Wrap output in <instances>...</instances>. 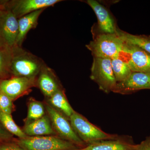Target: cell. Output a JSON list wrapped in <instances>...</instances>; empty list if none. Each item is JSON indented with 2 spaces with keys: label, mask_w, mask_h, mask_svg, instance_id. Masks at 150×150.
Instances as JSON below:
<instances>
[{
  "label": "cell",
  "mask_w": 150,
  "mask_h": 150,
  "mask_svg": "<svg viewBox=\"0 0 150 150\" xmlns=\"http://www.w3.org/2000/svg\"><path fill=\"white\" fill-rule=\"evenodd\" d=\"M23 131L28 137L50 136L55 134L50 118L46 115L26 123Z\"/></svg>",
  "instance_id": "obj_14"
},
{
  "label": "cell",
  "mask_w": 150,
  "mask_h": 150,
  "mask_svg": "<svg viewBox=\"0 0 150 150\" xmlns=\"http://www.w3.org/2000/svg\"><path fill=\"white\" fill-rule=\"evenodd\" d=\"M111 62V59L93 57L91 68V79L106 93L112 92L117 84Z\"/></svg>",
  "instance_id": "obj_5"
},
{
  "label": "cell",
  "mask_w": 150,
  "mask_h": 150,
  "mask_svg": "<svg viewBox=\"0 0 150 150\" xmlns=\"http://www.w3.org/2000/svg\"><path fill=\"white\" fill-rule=\"evenodd\" d=\"M45 108L53 129L60 138L78 146H83L85 144L74 131L69 120L62 112H59L48 103L45 105Z\"/></svg>",
  "instance_id": "obj_6"
},
{
  "label": "cell",
  "mask_w": 150,
  "mask_h": 150,
  "mask_svg": "<svg viewBox=\"0 0 150 150\" xmlns=\"http://www.w3.org/2000/svg\"><path fill=\"white\" fill-rule=\"evenodd\" d=\"M37 85L44 95L48 98L61 88L53 71L45 64L39 73Z\"/></svg>",
  "instance_id": "obj_13"
},
{
  "label": "cell",
  "mask_w": 150,
  "mask_h": 150,
  "mask_svg": "<svg viewBox=\"0 0 150 150\" xmlns=\"http://www.w3.org/2000/svg\"><path fill=\"white\" fill-rule=\"evenodd\" d=\"M60 0H14L5 2L4 5L9 9L18 19L35 11L53 6Z\"/></svg>",
  "instance_id": "obj_9"
},
{
  "label": "cell",
  "mask_w": 150,
  "mask_h": 150,
  "mask_svg": "<svg viewBox=\"0 0 150 150\" xmlns=\"http://www.w3.org/2000/svg\"><path fill=\"white\" fill-rule=\"evenodd\" d=\"M69 119L74 131L84 143L89 144L102 140L113 139L115 137L102 131L76 111Z\"/></svg>",
  "instance_id": "obj_4"
},
{
  "label": "cell",
  "mask_w": 150,
  "mask_h": 150,
  "mask_svg": "<svg viewBox=\"0 0 150 150\" xmlns=\"http://www.w3.org/2000/svg\"><path fill=\"white\" fill-rule=\"evenodd\" d=\"M37 85L36 78L11 76L0 80V91L14 100L29 93Z\"/></svg>",
  "instance_id": "obj_7"
},
{
  "label": "cell",
  "mask_w": 150,
  "mask_h": 150,
  "mask_svg": "<svg viewBox=\"0 0 150 150\" xmlns=\"http://www.w3.org/2000/svg\"><path fill=\"white\" fill-rule=\"evenodd\" d=\"M150 89V74L132 72L125 80L117 83L113 92L127 94L142 89Z\"/></svg>",
  "instance_id": "obj_11"
},
{
  "label": "cell",
  "mask_w": 150,
  "mask_h": 150,
  "mask_svg": "<svg viewBox=\"0 0 150 150\" xmlns=\"http://www.w3.org/2000/svg\"><path fill=\"white\" fill-rule=\"evenodd\" d=\"M135 146L119 140H102L75 150H135Z\"/></svg>",
  "instance_id": "obj_16"
},
{
  "label": "cell",
  "mask_w": 150,
  "mask_h": 150,
  "mask_svg": "<svg viewBox=\"0 0 150 150\" xmlns=\"http://www.w3.org/2000/svg\"><path fill=\"white\" fill-rule=\"evenodd\" d=\"M3 46V44H2V43H1V41H0V48H1V47H2Z\"/></svg>",
  "instance_id": "obj_28"
},
{
  "label": "cell",
  "mask_w": 150,
  "mask_h": 150,
  "mask_svg": "<svg viewBox=\"0 0 150 150\" xmlns=\"http://www.w3.org/2000/svg\"><path fill=\"white\" fill-rule=\"evenodd\" d=\"M18 34V19L4 6L0 17V41L3 46L13 48L16 46Z\"/></svg>",
  "instance_id": "obj_8"
},
{
  "label": "cell",
  "mask_w": 150,
  "mask_h": 150,
  "mask_svg": "<svg viewBox=\"0 0 150 150\" xmlns=\"http://www.w3.org/2000/svg\"><path fill=\"white\" fill-rule=\"evenodd\" d=\"M45 109L42 103L34 99L30 100L28 104L26 123L42 118L45 115Z\"/></svg>",
  "instance_id": "obj_22"
},
{
  "label": "cell",
  "mask_w": 150,
  "mask_h": 150,
  "mask_svg": "<svg viewBox=\"0 0 150 150\" xmlns=\"http://www.w3.org/2000/svg\"><path fill=\"white\" fill-rule=\"evenodd\" d=\"M12 51L11 76L36 78L45 64L43 60L21 47L14 46Z\"/></svg>",
  "instance_id": "obj_1"
},
{
  "label": "cell",
  "mask_w": 150,
  "mask_h": 150,
  "mask_svg": "<svg viewBox=\"0 0 150 150\" xmlns=\"http://www.w3.org/2000/svg\"><path fill=\"white\" fill-rule=\"evenodd\" d=\"M122 53L128 55L129 59L126 62L132 72L150 74V54L149 53L137 46L124 43Z\"/></svg>",
  "instance_id": "obj_10"
},
{
  "label": "cell",
  "mask_w": 150,
  "mask_h": 150,
  "mask_svg": "<svg viewBox=\"0 0 150 150\" xmlns=\"http://www.w3.org/2000/svg\"><path fill=\"white\" fill-rule=\"evenodd\" d=\"M48 101L52 107L69 118L74 112L67 100L64 92L61 88L49 98Z\"/></svg>",
  "instance_id": "obj_17"
},
{
  "label": "cell",
  "mask_w": 150,
  "mask_h": 150,
  "mask_svg": "<svg viewBox=\"0 0 150 150\" xmlns=\"http://www.w3.org/2000/svg\"><path fill=\"white\" fill-rule=\"evenodd\" d=\"M4 8V6L3 4H0V17H1V14L2 13L3 10Z\"/></svg>",
  "instance_id": "obj_27"
},
{
  "label": "cell",
  "mask_w": 150,
  "mask_h": 150,
  "mask_svg": "<svg viewBox=\"0 0 150 150\" xmlns=\"http://www.w3.org/2000/svg\"><path fill=\"white\" fill-rule=\"evenodd\" d=\"M0 123L8 132L16 136L19 139H25L28 137L15 123L11 115L5 113L1 110H0Z\"/></svg>",
  "instance_id": "obj_21"
},
{
  "label": "cell",
  "mask_w": 150,
  "mask_h": 150,
  "mask_svg": "<svg viewBox=\"0 0 150 150\" xmlns=\"http://www.w3.org/2000/svg\"><path fill=\"white\" fill-rule=\"evenodd\" d=\"M124 44L116 33H100L86 46L93 57L111 60L121 56Z\"/></svg>",
  "instance_id": "obj_2"
},
{
  "label": "cell",
  "mask_w": 150,
  "mask_h": 150,
  "mask_svg": "<svg viewBox=\"0 0 150 150\" xmlns=\"http://www.w3.org/2000/svg\"><path fill=\"white\" fill-rule=\"evenodd\" d=\"M13 135L8 132L4 128L0 126V141L9 139Z\"/></svg>",
  "instance_id": "obj_25"
},
{
  "label": "cell",
  "mask_w": 150,
  "mask_h": 150,
  "mask_svg": "<svg viewBox=\"0 0 150 150\" xmlns=\"http://www.w3.org/2000/svg\"><path fill=\"white\" fill-rule=\"evenodd\" d=\"M0 150H25L17 144H6L0 145Z\"/></svg>",
  "instance_id": "obj_24"
},
{
  "label": "cell",
  "mask_w": 150,
  "mask_h": 150,
  "mask_svg": "<svg viewBox=\"0 0 150 150\" xmlns=\"http://www.w3.org/2000/svg\"><path fill=\"white\" fill-rule=\"evenodd\" d=\"M12 56V48L3 46L0 48V80L10 78Z\"/></svg>",
  "instance_id": "obj_19"
},
{
  "label": "cell",
  "mask_w": 150,
  "mask_h": 150,
  "mask_svg": "<svg viewBox=\"0 0 150 150\" xmlns=\"http://www.w3.org/2000/svg\"><path fill=\"white\" fill-rule=\"evenodd\" d=\"M86 3L92 8L96 15L100 33H116L117 28L114 19L107 9L95 0H88Z\"/></svg>",
  "instance_id": "obj_12"
},
{
  "label": "cell",
  "mask_w": 150,
  "mask_h": 150,
  "mask_svg": "<svg viewBox=\"0 0 150 150\" xmlns=\"http://www.w3.org/2000/svg\"><path fill=\"white\" fill-rule=\"evenodd\" d=\"M16 144L25 150H75L76 145L53 135L19 139Z\"/></svg>",
  "instance_id": "obj_3"
},
{
  "label": "cell",
  "mask_w": 150,
  "mask_h": 150,
  "mask_svg": "<svg viewBox=\"0 0 150 150\" xmlns=\"http://www.w3.org/2000/svg\"><path fill=\"white\" fill-rule=\"evenodd\" d=\"M111 66L116 82H120L126 80L132 71L128 63L121 57L111 59Z\"/></svg>",
  "instance_id": "obj_20"
},
{
  "label": "cell",
  "mask_w": 150,
  "mask_h": 150,
  "mask_svg": "<svg viewBox=\"0 0 150 150\" xmlns=\"http://www.w3.org/2000/svg\"><path fill=\"white\" fill-rule=\"evenodd\" d=\"M116 34L124 43L137 46L150 54V36L133 35L118 28Z\"/></svg>",
  "instance_id": "obj_18"
},
{
  "label": "cell",
  "mask_w": 150,
  "mask_h": 150,
  "mask_svg": "<svg viewBox=\"0 0 150 150\" xmlns=\"http://www.w3.org/2000/svg\"><path fill=\"white\" fill-rule=\"evenodd\" d=\"M45 9L35 11L18 19V34L16 46L21 47L28 31L37 27L38 18Z\"/></svg>",
  "instance_id": "obj_15"
},
{
  "label": "cell",
  "mask_w": 150,
  "mask_h": 150,
  "mask_svg": "<svg viewBox=\"0 0 150 150\" xmlns=\"http://www.w3.org/2000/svg\"><path fill=\"white\" fill-rule=\"evenodd\" d=\"M13 101L7 96L0 91V110L11 115L14 109Z\"/></svg>",
  "instance_id": "obj_23"
},
{
  "label": "cell",
  "mask_w": 150,
  "mask_h": 150,
  "mask_svg": "<svg viewBox=\"0 0 150 150\" xmlns=\"http://www.w3.org/2000/svg\"><path fill=\"white\" fill-rule=\"evenodd\" d=\"M135 150H150V139L146 140L139 144L136 145Z\"/></svg>",
  "instance_id": "obj_26"
}]
</instances>
